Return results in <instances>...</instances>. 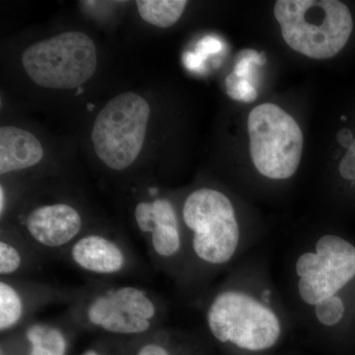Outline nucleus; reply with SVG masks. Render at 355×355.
Masks as SVG:
<instances>
[{
	"instance_id": "obj_16",
	"label": "nucleus",
	"mask_w": 355,
	"mask_h": 355,
	"mask_svg": "<svg viewBox=\"0 0 355 355\" xmlns=\"http://www.w3.org/2000/svg\"><path fill=\"white\" fill-rule=\"evenodd\" d=\"M188 2L184 0H139L137 9L142 19L159 28H169L181 18Z\"/></svg>"
},
{
	"instance_id": "obj_8",
	"label": "nucleus",
	"mask_w": 355,
	"mask_h": 355,
	"mask_svg": "<svg viewBox=\"0 0 355 355\" xmlns=\"http://www.w3.org/2000/svg\"><path fill=\"white\" fill-rule=\"evenodd\" d=\"M150 107L133 92L116 96L102 109L93 125L95 153L110 169L123 171L139 157L144 139Z\"/></svg>"
},
{
	"instance_id": "obj_6",
	"label": "nucleus",
	"mask_w": 355,
	"mask_h": 355,
	"mask_svg": "<svg viewBox=\"0 0 355 355\" xmlns=\"http://www.w3.org/2000/svg\"><path fill=\"white\" fill-rule=\"evenodd\" d=\"M250 154L257 171L273 181H284L297 172L303 151V133L297 121L277 105H259L248 116Z\"/></svg>"
},
{
	"instance_id": "obj_14",
	"label": "nucleus",
	"mask_w": 355,
	"mask_h": 355,
	"mask_svg": "<svg viewBox=\"0 0 355 355\" xmlns=\"http://www.w3.org/2000/svg\"><path fill=\"white\" fill-rule=\"evenodd\" d=\"M44 149L35 135L22 128H0V174L22 171L38 164Z\"/></svg>"
},
{
	"instance_id": "obj_21",
	"label": "nucleus",
	"mask_w": 355,
	"mask_h": 355,
	"mask_svg": "<svg viewBox=\"0 0 355 355\" xmlns=\"http://www.w3.org/2000/svg\"><path fill=\"white\" fill-rule=\"evenodd\" d=\"M336 139H338V144H340V146L347 147V148L349 149L352 142H354V137L349 128H343V130H340V132H338Z\"/></svg>"
},
{
	"instance_id": "obj_7",
	"label": "nucleus",
	"mask_w": 355,
	"mask_h": 355,
	"mask_svg": "<svg viewBox=\"0 0 355 355\" xmlns=\"http://www.w3.org/2000/svg\"><path fill=\"white\" fill-rule=\"evenodd\" d=\"M22 64L37 85L70 90L94 76L97 50L84 33L65 32L28 46Z\"/></svg>"
},
{
	"instance_id": "obj_17",
	"label": "nucleus",
	"mask_w": 355,
	"mask_h": 355,
	"mask_svg": "<svg viewBox=\"0 0 355 355\" xmlns=\"http://www.w3.org/2000/svg\"><path fill=\"white\" fill-rule=\"evenodd\" d=\"M226 86H227L228 95L239 101L254 102L258 96L256 89L251 83H249V80L239 78L233 73L226 78Z\"/></svg>"
},
{
	"instance_id": "obj_3",
	"label": "nucleus",
	"mask_w": 355,
	"mask_h": 355,
	"mask_svg": "<svg viewBox=\"0 0 355 355\" xmlns=\"http://www.w3.org/2000/svg\"><path fill=\"white\" fill-rule=\"evenodd\" d=\"M282 294L295 323L323 333L340 328L349 315L347 292L355 282V245L321 233L294 250Z\"/></svg>"
},
{
	"instance_id": "obj_1",
	"label": "nucleus",
	"mask_w": 355,
	"mask_h": 355,
	"mask_svg": "<svg viewBox=\"0 0 355 355\" xmlns=\"http://www.w3.org/2000/svg\"><path fill=\"white\" fill-rule=\"evenodd\" d=\"M191 304L211 338L240 352L261 354L294 322L265 254L252 251Z\"/></svg>"
},
{
	"instance_id": "obj_19",
	"label": "nucleus",
	"mask_w": 355,
	"mask_h": 355,
	"mask_svg": "<svg viewBox=\"0 0 355 355\" xmlns=\"http://www.w3.org/2000/svg\"><path fill=\"white\" fill-rule=\"evenodd\" d=\"M338 173L343 180L355 184V137L338 165Z\"/></svg>"
},
{
	"instance_id": "obj_20",
	"label": "nucleus",
	"mask_w": 355,
	"mask_h": 355,
	"mask_svg": "<svg viewBox=\"0 0 355 355\" xmlns=\"http://www.w3.org/2000/svg\"><path fill=\"white\" fill-rule=\"evenodd\" d=\"M198 55H203L207 53H216L222 49L221 42L214 37H207L200 42L198 46Z\"/></svg>"
},
{
	"instance_id": "obj_2",
	"label": "nucleus",
	"mask_w": 355,
	"mask_h": 355,
	"mask_svg": "<svg viewBox=\"0 0 355 355\" xmlns=\"http://www.w3.org/2000/svg\"><path fill=\"white\" fill-rule=\"evenodd\" d=\"M180 212L186 261L176 287L193 303L260 241L258 235L244 227L232 200L211 187H200L187 195Z\"/></svg>"
},
{
	"instance_id": "obj_4",
	"label": "nucleus",
	"mask_w": 355,
	"mask_h": 355,
	"mask_svg": "<svg viewBox=\"0 0 355 355\" xmlns=\"http://www.w3.org/2000/svg\"><path fill=\"white\" fill-rule=\"evenodd\" d=\"M169 308L157 292L99 279L73 288L67 316L76 327L121 338H142L167 322Z\"/></svg>"
},
{
	"instance_id": "obj_13",
	"label": "nucleus",
	"mask_w": 355,
	"mask_h": 355,
	"mask_svg": "<svg viewBox=\"0 0 355 355\" xmlns=\"http://www.w3.org/2000/svg\"><path fill=\"white\" fill-rule=\"evenodd\" d=\"M1 226L0 277L32 279L41 272L44 259L14 225Z\"/></svg>"
},
{
	"instance_id": "obj_11",
	"label": "nucleus",
	"mask_w": 355,
	"mask_h": 355,
	"mask_svg": "<svg viewBox=\"0 0 355 355\" xmlns=\"http://www.w3.org/2000/svg\"><path fill=\"white\" fill-rule=\"evenodd\" d=\"M44 259H62L86 232L80 210L67 202L44 203L18 218L14 225Z\"/></svg>"
},
{
	"instance_id": "obj_10",
	"label": "nucleus",
	"mask_w": 355,
	"mask_h": 355,
	"mask_svg": "<svg viewBox=\"0 0 355 355\" xmlns=\"http://www.w3.org/2000/svg\"><path fill=\"white\" fill-rule=\"evenodd\" d=\"M62 260L86 275L103 280L147 273L130 242L105 231H86L69 248Z\"/></svg>"
},
{
	"instance_id": "obj_9",
	"label": "nucleus",
	"mask_w": 355,
	"mask_h": 355,
	"mask_svg": "<svg viewBox=\"0 0 355 355\" xmlns=\"http://www.w3.org/2000/svg\"><path fill=\"white\" fill-rule=\"evenodd\" d=\"M153 198L135 205L133 220L144 239L153 268L177 284L183 275L186 261V239L181 212L170 198L158 196L150 188Z\"/></svg>"
},
{
	"instance_id": "obj_15",
	"label": "nucleus",
	"mask_w": 355,
	"mask_h": 355,
	"mask_svg": "<svg viewBox=\"0 0 355 355\" xmlns=\"http://www.w3.org/2000/svg\"><path fill=\"white\" fill-rule=\"evenodd\" d=\"M69 319L65 315L60 321H32L21 330L28 343V355H67Z\"/></svg>"
},
{
	"instance_id": "obj_18",
	"label": "nucleus",
	"mask_w": 355,
	"mask_h": 355,
	"mask_svg": "<svg viewBox=\"0 0 355 355\" xmlns=\"http://www.w3.org/2000/svg\"><path fill=\"white\" fill-rule=\"evenodd\" d=\"M137 355H173L171 350L163 342L161 328L153 331V338L146 340L137 349Z\"/></svg>"
},
{
	"instance_id": "obj_5",
	"label": "nucleus",
	"mask_w": 355,
	"mask_h": 355,
	"mask_svg": "<svg viewBox=\"0 0 355 355\" xmlns=\"http://www.w3.org/2000/svg\"><path fill=\"white\" fill-rule=\"evenodd\" d=\"M273 13L286 43L315 60L335 57L354 31L352 12L338 0H279Z\"/></svg>"
},
{
	"instance_id": "obj_12",
	"label": "nucleus",
	"mask_w": 355,
	"mask_h": 355,
	"mask_svg": "<svg viewBox=\"0 0 355 355\" xmlns=\"http://www.w3.org/2000/svg\"><path fill=\"white\" fill-rule=\"evenodd\" d=\"M72 291L33 279L0 277V331L21 330L46 306L69 304Z\"/></svg>"
},
{
	"instance_id": "obj_22",
	"label": "nucleus",
	"mask_w": 355,
	"mask_h": 355,
	"mask_svg": "<svg viewBox=\"0 0 355 355\" xmlns=\"http://www.w3.org/2000/svg\"><path fill=\"white\" fill-rule=\"evenodd\" d=\"M81 355H101L99 354V352H97V350L95 349H88L86 350L85 352H84L83 354Z\"/></svg>"
}]
</instances>
